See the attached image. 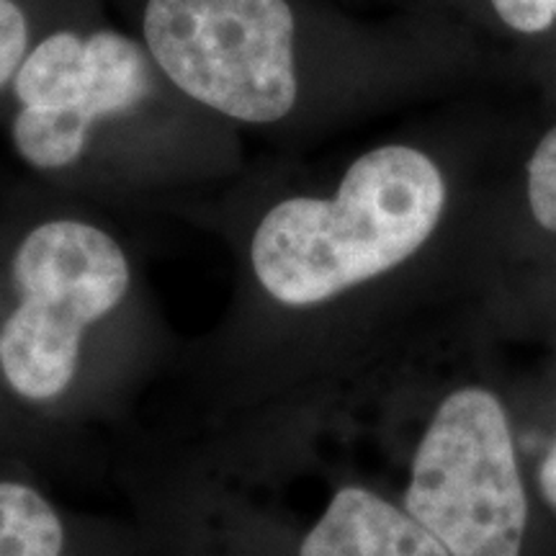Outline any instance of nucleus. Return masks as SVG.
<instances>
[{
    "label": "nucleus",
    "mask_w": 556,
    "mask_h": 556,
    "mask_svg": "<svg viewBox=\"0 0 556 556\" xmlns=\"http://www.w3.org/2000/svg\"><path fill=\"white\" fill-rule=\"evenodd\" d=\"M13 281L21 302L0 330V368L18 397L50 402L78 371L88 325L127 296V255L99 227L47 222L18 245Z\"/></svg>",
    "instance_id": "nucleus-2"
},
{
    "label": "nucleus",
    "mask_w": 556,
    "mask_h": 556,
    "mask_svg": "<svg viewBox=\"0 0 556 556\" xmlns=\"http://www.w3.org/2000/svg\"><path fill=\"white\" fill-rule=\"evenodd\" d=\"M446 184L422 152L405 144L366 152L336 199H289L253 235L261 287L289 307H312L397 268L441 219Z\"/></svg>",
    "instance_id": "nucleus-1"
},
{
    "label": "nucleus",
    "mask_w": 556,
    "mask_h": 556,
    "mask_svg": "<svg viewBox=\"0 0 556 556\" xmlns=\"http://www.w3.org/2000/svg\"><path fill=\"white\" fill-rule=\"evenodd\" d=\"M148 93V60L124 34H52L16 73L13 142L34 168H65L86 150L90 124L135 109Z\"/></svg>",
    "instance_id": "nucleus-5"
},
{
    "label": "nucleus",
    "mask_w": 556,
    "mask_h": 556,
    "mask_svg": "<svg viewBox=\"0 0 556 556\" xmlns=\"http://www.w3.org/2000/svg\"><path fill=\"white\" fill-rule=\"evenodd\" d=\"M497 16L523 34L546 31L556 21V0H492Z\"/></svg>",
    "instance_id": "nucleus-10"
},
{
    "label": "nucleus",
    "mask_w": 556,
    "mask_h": 556,
    "mask_svg": "<svg viewBox=\"0 0 556 556\" xmlns=\"http://www.w3.org/2000/svg\"><path fill=\"white\" fill-rule=\"evenodd\" d=\"M539 484H541V492H544V500L556 510V443L546 454L544 464H541Z\"/></svg>",
    "instance_id": "nucleus-11"
},
{
    "label": "nucleus",
    "mask_w": 556,
    "mask_h": 556,
    "mask_svg": "<svg viewBox=\"0 0 556 556\" xmlns=\"http://www.w3.org/2000/svg\"><path fill=\"white\" fill-rule=\"evenodd\" d=\"M26 52V18L13 0H0V88L16 73Z\"/></svg>",
    "instance_id": "nucleus-9"
},
{
    "label": "nucleus",
    "mask_w": 556,
    "mask_h": 556,
    "mask_svg": "<svg viewBox=\"0 0 556 556\" xmlns=\"http://www.w3.org/2000/svg\"><path fill=\"white\" fill-rule=\"evenodd\" d=\"M405 510L451 556H520L528 497L495 394L464 387L438 405L417 443Z\"/></svg>",
    "instance_id": "nucleus-3"
},
{
    "label": "nucleus",
    "mask_w": 556,
    "mask_h": 556,
    "mask_svg": "<svg viewBox=\"0 0 556 556\" xmlns=\"http://www.w3.org/2000/svg\"><path fill=\"white\" fill-rule=\"evenodd\" d=\"M144 39L191 99L270 124L296 103L294 13L287 0H150Z\"/></svg>",
    "instance_id": "nucleus-4"
},
{
    "label": "nucleus",
    "mask_w": 556,
    "mask_h": 556,
    "mask_svg": "<svg viewBox=\"0 0 556 556\" xmlns=\"http://www.w3.org/2000/svg\"><path fill=\"white\" fill-rule=\"evenodd\" d=\"M299 556H451L407 510L364 486H343L304 536Z\"/></svg>",
    "instance_id": "nucleus-6"
},
{
    "label": "nucleus",
    "mask_w": 556,
    "mask_h": 556,
    "mask_svg": "<svg viewBox=\"0 0 556 556\" xmlns=\"http://www.w3.org/2000/svg\"><path fill=\"white\" fill-rule=\"evenodd\" d=\"M528 201L539 225L556 235V127L541 139L528 163Z\"/></svg>",
    "instance_id": "nucleus-8"
},
{
    "label": "nucleus",
    "mask_w": 556,
    "mask_h": 556,
    "mask_svg": "<svg viewBox=\"0 0 556 556\" xmlns=\"http://www.w3.org/2000/svg\"><path fill=\"white\" fill-rule=\"evenodd\" d=\"M65 528L34 486L0 482V556H62Z\"/></svg>",
    "instance_id": "nucleus-7"
}]
</instances>
